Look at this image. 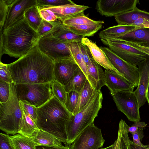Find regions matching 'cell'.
I'll list each match as a JSON object with an SVG mask.
<instances>
[{"instance_id": "3", "label": "cell", "mask_w": 149, "mask_h": 149, "mask_svg": "<svg viewBox=\"0 0 149 149\" xmlns=\"http://www.w3.org/2000/svg\"><path fill=\"white\" fill-rule=\"evenodd\" d=\"M72 114L65 105L53 96L44 104L37 108L35 123L40 130L52 135L67 146L65 126Z\"/></svg>"}, {"instance_id": "21", "label": "cell", "mask_w": 149, "mask_h": 149, "mask_svg": "<svg viewBox=\"0 0 149 149\" xmlns=\"http://www.w3.org/2000/svg\"><path fill=\"white\" fill-rule=\"evenodd\" d=\"M48 35L65 43L81 42V40L84 37L78 36L70 31L62 22L58 25Z\"/></svg>"}, {"instance_id": "30", "label": "cell", "mask_w": 149, "mask_h": 149, "mask_svg": "<svg viewBox=\"0 0 149 149\" xmlns=\"http://www.w3.org/2000/svg\"><path fill=\"white\" fill-rule=\"evenodd\" d=\"M24 17L30 26L37 32L43 19L40 13L39 8L37 4L31 6L25 10Z\"/></svg>"}, {"instance_id": "23", "label": "cell", "mask_w": 149, "mask_h": 149, "mask_svg": "<svg viewBox=\"0 0 149 149\" xmlns=\"http://www.w3.org/2000/svg\"><path fill=\"white\" fill-rule=\"evenodd\" d=\"M140 27L133 25H117L101 31L99 36L101 39L115 38L124 35Z\"/></svg>"}, {"instance_id": "26", "label": "cell", "mask_w": 149, "mask_h": 149, "mask_svg": "<svg viewBox=\"0 0 149 149\" xmlns=\"http://www.w3.org/2000/svg\"><path fill=\"white\" fill-rule=\"evenodd\" d=\"M97 91L87 79L83 88L79 93L77 105L72 114H76L82 109Z\"/></svg>"}, {"instance_id": "39", "label": "cell", "mask_w": 149, "mask_h": 149, "mask_svg": "<svg viewBox=\"0 0 149 149\" xmlns=\"http://www.w3.org/2000/svg\"><path fill=\"white\" fill-rule=\"evenodd\" d=\"M10 91V84L0 80V102H5L8 100Z\"/></svg>"}, {"instance_id": "44", "label": "cell", "mask_w": 149, "mask_h": 149, "mask_svg": "<svg viewBox=\"0 0 149 149\" xmlns=\"http://www.w3.org/2000/svg\"><path fill=\"white\" fill-rule=\"evenodd\" d=\"M79 44L84 60L87 66L91 63V60L93 58L89 49L87 46L81 42H79Z\"/></svg>"}, {"instance_id": "10", "label": "cell", "mask_w": 149, "mask_h": 149, "mask_svg": "<svg viewBox=\"0 0 149 149\" xmlns=\"http://www.w3.org/2000/svg\"><path fill=\"white\" fill-rule=\"evenodd\" d=\"M113 52L128 63L136 66L139 63L149 58V56L127 44L107 39H100Z\"/></svg>"}, {"instance_id": "6", "label": "cell", "mask_w": 149, "mask_h": 149, "mask_svg": "<svg viewBox=\"0 0 149 149\" xmlns=\"http://www.w3.org/2000/svg\"><path fill=\"white\" fill-rule=\"evenodd\" d=\"M53 82L34 84H14L19 100L38 108L53 96Z\"/></svg>"}, {"instance_id": "19", "label": "cell", "mask_w": 149, "mask_h": 149, "mask_svg": "<svg viewBox=\"0 0 149 149\" xmlns=\"http://www.w3.org/2000/svg\"><path fill=\"white\" fill-rule=\"evenodd\" d=\"M81 43L89 48L93 59L97 63L106 69L113 70L121 76L113 66L104 52L95 42L87 38L84 37Z\"/></svg>"}, {"instance_id": "17", "label": "cell", "mask_w": 149, "mask_h": 149, "mask_svg": "<svg viewBox=\"0 0 149 149\" xmlns=\"http://www.w3.org/2000/svg\"><path fill=\"white\" fill-rule=\"evenodd\" d=\"M106 86L110 93L120 91L132 92L134 85L114 71L105 69L104 71Z\"/></svg>"}, {"instance_id": "27", "label": "cell", "mask_w": 149, "mask_h": 149, "mask_svg": "<svg viewBox=\"0 0 149 149\" xmlns=\"http://www.w3.org/2000/svg\"><path fill=\"white\" fill-rule=\"evenodd\" d=\"M30 138L37 146H63L61 141L52 135L40 130Z\"/></svg>"}, {"instance_id": "15", "label": "cell", "mask_w": 149, "mask_h": 149, "mask_svg": "<svg viewBox=\"0 0 149 149\" xmlns=\"http://www.w3.org/2000/svg\"><path fill=\"white\" fill-rule=\"evenodd\" d=\"M137 65L139 81L136 89L132 93L136 98L140 108L146 101V93L149 84V58L139 62Z\"/></svg>"}, {"instance_id": "13", "label": "cell", "mask_w": 149, "mask_h": 149, "mask_svg": "<svg viewBox=\"0 0 149 149\" xmlns=\"http://www.w3.org/2000/svg\"><path fill=\"white\" fill-rule=\"evenodd\" d=\"M79 68L73 58L55 61L53 70L54 81L61 84L68 92L71 91V83L74 74Z\"/></svg>"}, {"instance_id": "36", "label": "cell", "mask_w": 149, "mask_h": 149, "mask_svg": "<svg viewBox=\"0 0 149 149\" xmlns=\"http://www.w3.org/2000/svg\"><path fill=\"white\" fill-rule=\"evenodd\" d=\"M79 97V93L73 90L67 93V97L64 105L67 109L72 114L77 106Z\"/></svg>"}, {"instance_id": "50", "label": "cell", "mask_w": 149, "mask_h": 149, "mask_svg": "<svg viewBox=\"0 0 149 149\" xmlns=\"http://www.w3.org/2000/svg\"><path fill=\"white\" fill-rule=\"evenodd\" d=\"M146 98V101H147L148 104H149V84L147 89Z\"/></svg>"}, {"instance_id": "33", "label": "cell", "mask_w": 149, "mask_h": 149, "mask_svg": "<svg viewBox=\"0 0 149 149\" xmlns=\"http://www.w3.org/2000/svg\"><path fill=\"white\" fill-rule=\"evenodd\" d=\"M87 79L85 74L79 68L74 74L71 83V91H74L79 93L83 88Z\"/></svg>"}, {"instance_id": "40", "label": "cell", "mask_w": 149, "mask_h": 149, "mask_svg": "<svg viewBox=\"0 0 149 149\" xmlns=\"http://www.w3.org/2000/svg\"><path fill=\"white\" fill-rule=\"evenodd\" d=\"M0 80L9 84L13 81L9 71L8 64L0 63Z\"/></svg>"}, {"instance_id": "12", "label": "cell", "mask_w": 149, "mask_h": 149, "mask_svg": "<svg viewBox=\"0 0 149 149\" xmlns=\"http://www.w3.org/2000/svg\"><path fill=\"white\" fill-rule=\"evenodd\" d=\"M109 61L121 76L137 87L139 79L138 68L132 65L119 57L108 47H100Z\"/></svg>"}, {"instance_id": "28", "label": "cell", "mask_w": 149, "mask_h": 149, "mask_svg": "<svg viewBox=\"0 0 149 149\" xmlns=\"http://www.w3.org/2000/svg\"><path fill=\"white\" fill-rule=\"evenodd\" d=\"M103 23L93 25L72 24L65 25L66 27L74 33L84 37L93 36L102 27Z\"/></svg>"}, {"instance_id": "18", "label": "cell", "mask_w": 149, "mask_h": 149, "mask_svg": "<svg viewBox=\"0 0 149 149\" xmlns=\"http://www.w3.org/2000/svg\"><path fill=\"white\" fill-rule=\"evenodd\" d=\"M88 6L79 5L72 3L62 6L45 8L52 11L58 19L63 22L69 18L84 13Z\"/></svg>"}, {"instance_id": "32", "label": "cell", "mask_w": 149, "mask_h": 149, "mask_svg": "<svg viewBox=\"0 0 149 149\" xmlns=\"http://www.w3.org/2000/svg\"><path fill=\"white\" fill-rule=\"evenodd\" d=\"M66 25L72 24L93 25L104 24L103 21H95L85 16L84 13L65 19L62 22Z\"/></svg>"}, {"instance_id": "38", "label": "cell", "mask_w": 149, "mask_h": 149, "mask_svg": "<svg viewBox=\"0 0 149 149\" xmlns=\"http://www.w3.org/2000/svg\"><path fill=\"white\" fill-rule=\"evenodd\" d=\"M73 2L70 0H36V4L39 8H45L67 4Z\"/></svg>"}, {"instance_id": "2", "label": "cell", "mask_w": 149, "mask_h": 149, "mask_svg": "<svg viewBox=\"0 0 149 149\" xmlns=\"http://www.w3.org/2000/svg\"><path fill=\"white\" fill-rule=\"evenodd\" d=\"M37 32L24 17L0 34V56L4 54L19 58L37 45L39 39Z\"/></svg>"}, {"instance_id": "14", "label": "cell", "mask_w": 149, "mask_h": 149, "mask_svg": "<svg viewBox=\"0 0 149 149\" xmlns=\"http://www.w3.org/2000/svg\"><path fill=\"white\" fill-rule=\"evenodd\" d=\"M114 17L118 25H133L141 28H149V12L141 10L137 7Z\"/></svg>"}, {"instance_id": "24", "label": "cell", "mask_w": 149, "mask_h": 149, "mask_svg": "<svg viewBox=\"0 0 149 149\" xmlns=\"http://www.w3.org/2000/svg\"><path fill=\"white\" fill-rule=\"evenodd\" d=\"M79 43L74 42L69 43L71 54L74 61L85 74L91 85L95 89L96 84L88 73L87 66L80 49Z\"/></svg>"}, {"instance_id": "49", "label": "cell", "mask_w": 149, "mask_h": 149, "mask_svg": "<svg viewBox=\"0 0 149 149\" xmlns=\"http://www.w3.org/2000/svg\"><path fill=\"white\" fill-rule=\"evenodd\" d=\"M129 149H149V144L143 146H138L131 141Z\"/></svg>"}, {"instance_id": "45", "label": "cell", "mask_w": 149, "mask_h": 149, "mask_svg": "<svg viewBox=\"0 0 149 149\" xmlns=\"http://www.w3.org/2000/svg\"><path fill=\"white\" fill-rule=\"evenodd\" d=\"M144 136L143 129H139L132 134L133 142L135 144L141 146H144L141 142Z\"/></svg>"}, {"instance_id": "20", "label": "cell", "mask_w": 149, "mask_h": 149, "mask_svg": "<svg viewBox=\"0 0 149 149\" xmlns=\"http://www.w3.org/2000/svg\"><path fill=\"white\" fill-rule=\"evenodd\" d=\"M111 39L130 42L149 48V28H139L124 35Z\"/></svg>"}, {"instance_id": "42", "label": "cell", "mask_w": 149, "mask_h": 149, "mask_svg": "<svg viewBox=\"0 0 149 149\" xmlns=\"http://www.w3.org/2000/svg\"><path fill=\"white\" fill-rule=\"evenodd\" d=\"M0 149H15L8 134L0 133Z\"/></svg>"}, {"instance_id": "46", "label": "cell", "mask_w": 149, "mask_h": 149, "mask_svg": "<svg viewBox=\"0 0 149 149\" xmlns=\"http://www.w3.org/2000/svg\"><path fill=\"white\" fill-rule=\"evenodd\" d=\"M134 124L131 127H129L128 129V132H130L132 134L136 132L138 129H143L147 125L144 121H137L134 123Z\"/></svg>"}, {"instance_id": "43", "label": "cell", "mask_w": 149, "mask_h": 149, "mask_svg": "<svg viewBox=\"0 0 149 149\" xmlns=\"http://www.w3.org/2000/svg\"><path fill=\"white\" fill-rule=\"evenodd\" d=\"M39 8L41 16L43 19L49 22H54L59 20L50 10L46 8Z\"/></svg>"}, {"instance_id": "22", "label": "cell", "mask_w": 149, "mask_h": 149, "mask_svg": "<svg viewBox=\"0 0 149 149\" xmlns=\"http://www.w3.org/2000/svg\"><path fill=\"white\" fill-rule=\"evenodd\" d=\"M91 63L87 66L89 74L96 84L95 90L101 91L102 87L106 85L104 72L101 66L93 59L91 60Z\"/></svg>"}, {"instance_id": "47", "label": "cell", "mask_w": 149, "mask_h": 149, "mask_svg": "<svg viewBox=\"0 0 149 149\" xmlns=\"http://www.w3.org/2000/svg\"><path fill=\"white\" fill-rule=\"evenodd\" d=\"M110 40L113 41H118L127 44L134 48L138 50L141 51L142 52L147 54L149 56V48L143 47L135 43L130 42L119 41L113 39H111Z\"/></svg>"}, {"instance_id": "48", "label": "cell", "mask_w": 149, "mask_h": 149, "mask_svg": "<svg viewBox=\"0 0 149 149\" xmlns=\"http://www.w3.org/2000/svg\"><path fill=\"white\" fill-rule=\"evenodd\" d=\"M36 149H70L68 146H50L38 145L36 146Z\"/></svg>"}, {"instance_id": "5", "label": "cell", "mask_w": 149, "mask_h": 149, "mask_svg": "<svg viewBox=\"0 0 149 149\" xmlns=\"http://www.w3.org/2000/svg\"><path fill=\"white\" fill-rule=\"evenodd\" d=\"M10 91L8 100L0 102V129L8 134L18 133L23 113L15 85L10 84Z\"/></svg>"}, {"instance_id": "4", "label": "cell", "mask_w": 149, "mask_h": 149, "mask_svg": "<svg viewBox=\"0 0 149 149\" xmlns=\"http://www.w3.org/2000/svg\"><path fill=\"white\" fill-rule=\"evenodd\" d=\"M102 100L101 92L97 91L82 109L71 115L65 126L67 146H70L84 130L94 123V119L102 108Z\"/></svg>"}, {"instance_id": "7", "label": "cell", "mask_w": 149, "mask_h": 149, "mask_svg": "<svg viewBox=\"0 0 149 149\" xmlns=\"http://www.w3.org/2000/svg\"><path fill=\"white\" fill-rule=\"evenodd\" d=\"M69 43L63 42L48 35L40 38L37 46L42 53L55 62L73 58Z\"/></svg>"}, {"instance_id": "16", "label": "cell", "mask_w": 149, "mask_h": 149, "mask_svg": "<svg viewBox=\"0 0 149 149\" xmlns=\"http://www.w3.org/2000/svg\"><path fill=\"white\" fill-rule=\"evenodd\" d=\"M35 5L36 0H15L9 6L3 30L24 18L25 10Z\"/></svg>"}, {"instance_id": "9", "label": "cell", "mask_w": 149, "mask_h": 149, "mask_svg": "<svg viewBox=\"0 0 149 149\" xmlns=\"http://www.w3.org/2000/svg\"><path fill=\"white\" fill-rule=\"evenodd\" d=\"M104 141L101 129L93 123L75 138L70 146V149H99L102 147Z\"/></svg>"}, {"instance_id": "34", "label": "cell", "mask_w": 149, "mask_h": 149, "mask_svg": "<svg viewBox=\"0 0 149 149\" xmlns=\"http://www.w3.org/2000/svg\"><path fill=\"white\" fill-rule=\"evenodd\" d=\"M61 22H62L60 20L54 22H49L42 19L37 31L39 38L50 34L55 27Z\"/></svg>"}, {"instance_id": "51", "label": "cell", "mask_w": 149, "mask_h": 149, "mask_svg": "<svg viewBox=\"0 0 149 149\" xmlns=\"http://www.w3.org/2000/svg\"><path fill=\"white\" fill-rule=\"evenodd\" d=\"M114 148V144L113 143L110 146L104 148H101L100 149H113Z\"/></svg>"}, {"instance_id": "41", "label": "cell", "mask_w": 149, "mask_h": 149, "mask_svg": "<svg viewBox=\"0 0 149 149\" xmlns=\"http://www.w3.org/2000/svg\"><path fill=\"white\" fill-rule=\"evenodd\" d=\"M20 107L23 111L29 116L35 122L37 118V108L19 101Z\"/></svg>"}, {"instance_id": "11", "label": "cell", "mask_w": 149, "mask_h": 149, "mask_svg": "<svg viewBox=\"0 0 149 149\" xmlns=\"http://www.w3.org/2000/svg\"><path fill=\"white\" fill-rule=\"evenodd\" d=\"M139 4L138 0H98L95 8L102 15L111 17L132 10Z\"/></svg>"}, {"instance_id": "8", "label": "cell", "mask_w": 149, "mask_h": 149, "mask_svg": "<svg viewBox=\"0 0 149 149\" xmlns=\"http://www.w3.org/2000/svg\"><path fill=\"white\" fill-rule=\"evenodd\" d=\"M118 110L130 121L135 122L141 118L137 100L132 92L120 91L110 93Z\"/></svg>"}, {"instance_id": "1", "label": "cell", "mask_w": 149, "mask_h": 149, "mask_svg": "<svg viewBox=\"0 0 149 149\" xmlns=\"http://www.w3.org/2000/svg\"><path fill=\"white\" fill-rule=\"evenodd\" d=\"M54 63L36 45L8 66L14 83L40 84L54 81Z\"/></svg>"}, {"instance_id": "29", "label": "cell", "mask_w": 149, "mask_h": 149, "mask_svg": "<svg viewBox=\"0 0 149 149\" xmlns=\"http://www.w3.org/2000/svg\"><path fill=\"white\" fill-rule=\"evenodd\" d=\"M21 109L23 113V117L18 134L30 137L34 135L40 129L35 122Z\"/></svg>"}, {"instance_id": "31", "label": "cell", "mask_w": 149, "mask_h": 149, "mask_svg": "<svg viewBox=\"0 0 149 149\" xmlns=\"http://www.w3.org/2000/svg\"><path fill=\"white\" fill-rule=\"evenodd\" d=\"M10 136L15 149H36V145L30 137L19 134Z\"/></svg>"}, {"instance_id": "37", "label": "cell", "mask_w": 149, "mask_h": 149, "mask_svg": "<svg viewBox=\"0 0 149 149\" xmlns=\"http://www.w3.org/2000/svg\"><path fill=\"white\" fill-rule=\"evenodd\" d=\"M53 95L64 104L65 102L67 92L64 87L58 82L54 81L52 85Z\"/></svg>"}, {"instance_id": "25", "label": "cell", "mask_w": 149, "mask_h": 149, "mask_svg": "<svg viewBox=\"0 0 149 149\" xmlns=\"http://www.w3.org/2000/svg\"><path fill=\"white\" fill-rule=\"evenodd\" d=\"M129 127L123 120L120 121L117 138L113 143V149H129L131 141L128 135Z\"/></svg>"}, {"instance_id": "35", "label": "cell", "mask_w": 149, "mask_h": 149, "mask_svg": "<svg viewBox=\"0 0 149 149\" xmlns=\"http://www.w3.org/2000/svg\"><path fill=\"white\" fill-rule=\"evenodd\" d=\"M15 0H0V33L1 34L6 19L9 6Z\"/></svg>"}]
</instances>
